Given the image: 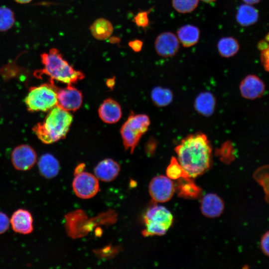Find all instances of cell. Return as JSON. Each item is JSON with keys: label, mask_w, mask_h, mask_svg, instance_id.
Segmentation results:
<instances>
[{"label": "cell", "mask_w": 269, "mask_h": 269, "mask_svg": "<svg viewBox=\"0 0 269 269\" xmlns=\"http://www.w3.org/2000/svg\"><path fill=\"white\" fill-rule=\"evenodd\" d=\"M174 150L178 162L191 178L201 175L210 166L212 148L207 137L203 134L186 136Z\"/></svg>", "instance_id": "cell-1"}, {"label": "cell", "mask_w": 269, "mask_h": 269, "mask_svg": "<svg viewBox=\"0 0 269 269\" xmlns=\"http://www.w3.org/2000/svg\"><path fill=\"white\" fill-rule=\"evenodd\" d=\"M69 112L56 106L50 110L42 122L33 128L38 138L45 144H51L65 138L73 121Z\"/></svg>", "instance_id": "cell-2"}, {"label": "cell", "mask_w": 269, "mask_h": 269, "mask_svg": "<svg viewBox=\"0 0 269 269\" xmlns=\"http://www.w3.org/2000/svg\"><path fill=\"white\" fill-rule=\"evenodd\" d=\"M40 58L43 68L35 72L37 77L45 74L50 77V81L56 80L67 85H72L85 77L84 73L71 66L56 48L42 53Z\"/></svg>", "instance_id": "cell-3"}, {"label": "cell", "mask_w": 269, "mask_h": 269, "mask_svg": "<svg viewBox=\"0 0 269 269\" xmlns=\"http://www.w3.org/2000/svg\"><path fill=\"white\" fill-rule=\"evenodd\" d=\"M58 89L53 81L30 87L24 100L27 110L31 112L50 110L57 105Z\"/></svg>", "instance_id": "cell-4"}, {"label": "cell", "mask_w": 269, "mask_h": 269, "mask_svg": "<svg viewBox=\"0 0 269 269\" xmlns=\"http://www.w3.org/2000/svg\"><path fill=\"white\" fill-rule=\"evenodd\" d=\"M149 117L145 114L131 113L122 125L120 133L126 150L132 153L141 136L147 132L150 125Z\"/></svg>", "instance_id": "cell-5"}, {"label": "cell", "mask_w": 269, "mask_h": 269, "mask_svg": "<svg viewBox=\"0 0 269 269\" xmlns=\"http://www.w3.org/2000/svg\"><path fill=\"white\" fill-rule=\"evenodd\" d=\"M146 226L143 232L145 236L164 235L173 221L171 213L165 207L155 205L149 208L144 217Z\"/></svg>", "instance_id": "cell-6"}, {"label": "cell", "mask_w": 269, "mask_h": 269, "mask_svg": "<svg viewBox=\"0 0 269 269\" xmlns=\"http://www.w3.org/2000/svg\"><path fill=\"white\" fill-rule=\"evenodd\" d=\"M75 194L82 199H89L94 196L99 190V182L94 175L81 172L75 175L72 182Z\"/></svg>", "instance_id": "cell-7"}, {"label": "cell", "mask_w": 269, "mask_h": 269, "mask_svg": "<svg viewBox=\"0 0 269 269\" xmlns=\"http://www.w3.org/2000/svg\"><path fill=\"white\" fill-rule=\"evenodd\" d=\"M148 189L152 199L160 203L170 200L175 190L172 180L164 175H158L153 178L149 184Z\"/></svg>", "instance_id": "cell-8"}, {"label": "cell", "mask_w": 269, "mask_h": 269, "mask_svg": "<svg viewBox=\"0 0 269 269\" xmlns=\"http://www.w3.org/2000/svg\"><path fill=\"white\" fill-rule=\"evenodd\" d=\"M11 160L16 170L27 171L35 165L37 161V154L31 146L21 144L15 147L12 151Z\"/></svg>", "instance_id": "cell-9"}, {"label": "cell", "mask_w": 269, "mask_h": 269, "mask_svg": "<svg viewBox=\"0 0 269 269\" xmlns=\"http://www.w3.org/2000/svg\"><path fill=\"white\" fill-rule=\"evenodd\" d=\"M57 98L56 106L68 112L79 110L83 102L82 92L71 84L65 88L58 89Z\"/></svg>", "instance_id": "cell-10"}, {"label": "cell", "mask_w": 269, "mask_h": 269, "mask_svg": "<svg viewBox=\"0 0 269 269\" xmlns=\"http://www.w3.org/2000/svg\"><path fill=\"white\" fill-rule=\"evenodd\" d=\"M157 53L163 57L174 56L179 49V41L174 33L164 32L157 36L154 42Z\"/></svg>", "instance_id": "cell-11"}, {"label": "cell", "mask_w": 269, "mask_h": 269, "mask_svg": "<svg viewBox=\"0 0 269 269\" xmlns=\"http://www.w3.org/2000/svg\"><path fill=\"white\" fill-rule=\"evenodd\" d=\"M239 89L243 97L248 100H255L263 95L265 85L259 77L249 75L241 82Z\"/></svg>", "instance_id": "cell-12"}, {"label": "cell", "mask_w": 269, "mask_h": 269, "mask_svg": "<svg viewBox=\"0 0 269 269\" xmlns=\"http://www.w3.org/2000/svg\"><path fill=\"white\" fill-rule=\"evenodd\" d=\"M224 210L223 200L215 193L205 195L200 201V210L205 217L214 218L219 217Z\"/></svg>", "instance_id": "cell-13"}, {"label": "cell", "mask_w": 269, "mask_h": 269, "mask_svg": "<svg viewBox=\"0 0 269 269\" xmlns=\"http://www.w3.org/2000/svg\"><path fill=\"white\" fill-rule=\"evenodd\" d=\"M9 220L12 230L16 233L26 235L33 230L32 216L28 210L19 209L15 211Z\"/></svg>", "instance_id": "cell-14"}, {"label": "cell", "mask_w": 269, "mask_h": 269, "mask_svg": "<svg viewBox=\"0 0 269 269\" xmlns=\"http://www.w3.org/2000/svg\"><path fill=\"white\" fill-rule=\"evenodd\" d=\"M98 115L104 122L115 124L119 122L122 117V109L116 101L109 98L105 99L100 106Z\"/></svg>", "instance_id": "cell-15"}, {"label": "cell", "mask_w": 269, "mask_h": 269, "mask_svg": "<svg viewBox=\"0 0 269 269\" xmlns=\"http://www.w3.org/2000/svg\"><path fill=\"white\" fill-rule=\"evenodd\" d=\"M120 170V165L111 158H106L100 161L94 168L97 178L105 182H110L115 179Z\"/></svg>", "instance_id": "cell-16"}, {"label": "cell", "mask_w": 269, "mask_h": 269, "mask_svg": "<svg viewBox=\"0 0 269 269\" xmlns=\"http://www.w3.org/2000/svg\"><path fill=\"white\" fill-rule=\"evenodd\" d=\"M38 167L40 174L47 179L57 175L60 170L58 160L50 153H44L39 158Z\"/></svg>", "instance_id": "cell-17"}, {"label": "cell", "mask_w": 269, "mask_h": 269, "mask_svg": "<svg viewBox=\"0 0 269 269\" xmlns=\"http://www.w3.org/2000/svg\"><path fill=\"white\" fill-rule=\"evenodd\" d=\"M194 106L198 113L205 117H209L215 111L216 106L215 97L210 92H202L196 98Z\"/></svg>", "instance_id": "cell-18"}, {"label": "cell", "mask_w": 269, "mask_h": 269, "mask_svg": "<svg viewBox=\"0 0 269 269\" xmlns=\"http://www.w3.org/2000/svg\"><path fill=\"white\" fill-rule=\"evenodd\" d=\"M177 38L184 47H191L196 44L200 37V30L196 26L186 24L177 32Z\"/></svg>", "instance_id": "cell-19"}, {"label": "cell", "mask_w": 269, "mask_h": 269, "mask_svg": "<svg viewBox=\"0 0 269 269\" xmlns=\"http://www.w3.org/2000/svg\"><path fill=\"white\" fill-rule=\"evenodd\" d=\"M258 18V11L252 5L246 3L239 7L236 14V19L241 25H252L257 22Z\"/></svg>", "instance_id": "cell-20"}, {"label": "cell", "mask_w": 269, "mask_h": 269, "mask_svg": "<svg viewBox=\"0 0 269 269\" xmlns=\"http://www.w3.org/2000/svg\"><path fill=\"white\" fill-rule=\"evenodd\" d=\"M90 30L95 38L104 40L111 36L114 28L109 20L104 18H99L95 20L90 25Z\"/></svg>", "instance_id": "cell-21"}, {"label": "cell", "mask_w": 269, "mask_h": 269, "mask_svg": "<svg viewBox=\"0 0 269 269\" xmlns=\"http://www.w3.org/2000/svg\"><path fill=\"white\" fill-rule=\"evenodd\" d=\"M217 48L218 52L222 57L229 58L233 56L238 52L240 45L235 38L225 37L219 40Z\"/></svg>", "instance_id": "cell-22"}, {"label": "cell", "mask_w": 269, "mask_h": 269, "mask_svg": "<svg viewBox=\"0 0 269 269\" xmlns=\"http://www.w3.org/2000/svg\"><path fill=\"white\" fill-rule=\"evenodd\" d=\"M151 98L156 106L165 107L169 105L173 100V94L168 89L160 86L155 87L151 92Z\"/></svg>", "instance_id": "cell-23"}, {"label": "cell", "mask_w": 269, "mask_h": 269, "mask_svg": "<svg viewBox=\"0 0 269 269\" xmlns=\"http://www.w3.org/2000/svg\"><path fill=\"white\" fill-rule=\"evenodd\" d=\"M180 179L183 181L179 184L178 187L179 194L181 196L194 198L200 195L201 189L194 184L190 177Z\"/></svg>", "instance_id": "cell-24"}, {"label": "cell", "mask_w": 269, "mask_h": 269, "mask_svg": "<svg viewBox=\"0 0 269 269\" xmlns=\"http://www.w3.org/2000/svg\"><path fill=\"white\" fill-rule=\"evenodd\" d=\"M166 173L167 176L173 180L190 177L175 157L171 158Z\"/></svg>", "instance_id": "cell-25"}, {"label": "cell", "mask_w": 269, "mask_h": 269, "mask_svg": "<svg viewBox=\"0 0 269 269\" xmlns=\"http://www.w3.org/2000/svg\"><path fill=\"white\" fill-rule=\"evenodd\" d=\"M15 22L13 12L7 7H0V31H5L11 28Z\"/></svg>", "instance_id": "cell-26"}, {"label": "cell", "mask_w": 269, "mask_h": 269, "mask_svg": "<svg viewBox=\"0 0 269 269\" xmlns=\"http://www.w3.org/2000/svg\"><path fill=\"white\" fill-rule=\"evenodd\" d=\"M198 2L199 0H172L173 8L181 13L192 12L196 8Z\"/></svg>", "instance_id": "cell-27"}, {"label": "cell", "mask_w": 269, "mask_h": 269, "mask_svg": "<svg viewBox=\"0 0 269 269\" xmlns=\"http://www.w3.org/2000/svg\"><path fill=\"white\" fill-rule=\"evenodd\" d=\"M254 178L264 189L266 195L267 201L269 196V170L268 166L258 168L254 173Z\"/></svg>", "instance_id": "cell-28"}, {"label": "cell", "mask_w": 269, "mask_h": 269, "mask_svg": "<svg viewBox=\"0 0 269 269\" xmlns=\"http://www.w3.org/2000/svg\"><path fill=\"white\" fill-rule=\"evenodd\" d=\"M149 11H143L139 12L134 16V21L138 27L143 28L147 27L149 23L148 14Z\"/></svg>", "instance_id": "cell-29"}, {"label": "cell", "mask_w": 269, "mask_h": 269, "mask_svg": "<svg viewBox=\"0 0 269 269\" xmlns=\"http://www.w3.org/2000/svg\"><path fill=\"white\" fill-rule=\"evenodd\" d=\"M10 220L4 213L0 212V234H3L9 229Z\"/></svg>", "instance_id": "cell-30"}, {"label": "cell", "mask_w": 269, "mask_h": 269, "mask_svg": "<svg viewBox=\"0 0 269 269\" xmlns=\"http://www.w3.org/2000/svg\"><path fill=\"white\" fill-rule=\"evenodd\" d=\"M269 233L267 231L262 236L261 240V248L263 253L269 256Z\"/></svg>", "instance_id": "cell-31"}, {"label": "cell", "mask_w": 269, "mask_h": 269, "mask_svg": "<svg viewBox=\"0 0 269 269\" xmlns=\"http://www.w3.org/2000/svg\"><path fill=\"white\" fill-rule=\"evenodd\" d=\"M269 48L261 50V60L266 71L269 70Z\"/></svg>", "instance_id": "cell-32"}, {"label": "cell", "mask_w": 269, "mask_h": 269, "mask_svg": "<svg viewBox=\"0 0 269 269\" xmlns=\"http://www.w3.org/2000/svg\"><path fill=\"white\" fill-rule=\"evenodd\" d=\"M157 143L156 141L153 138H150L145 145V151L148 155H151L154 152Z\"/></svg>", "instance_id": "cell-33"}, {"label": "cell", "mask_w": 269, "mask_h": 269, "mask_svg": "<svg viewBox=\"0 0 269 269\" xmlns=\"http://www.w3.org/2000/svg\"><path fill=\"white\" fill-rule=\"evenodd\" d=\"M129 46L135 52H138L141 51L143 42L139 39H134L129 41Z\"/></svg>", "instance_id": "cell-34"}, {"label": "cell", "mask_w": 269, "mask_h": 269, "mask_svg": "<svg viewBox=\"0 0 269 269\" xmlns=\"http://www.w3.org/2000/svg\"><path fill=\"white\" fill-rule=\"evenodd\" d=\"M268 41H266V39H265V40H262L261 41H260L258 44V47L259 49L260 50H263L264 49L269 48V44L268 43Z\"/></svg>", "instance_id": "cell-35"}, {"label": "cell", "mask_w": 269, "mask_h": 269, "mask_svg": "<svg viewBox=\"0 0 269 269\" xmlns=\"http://www.w3.org/2000/svg\"><path fill=\"white\" fill-rule=\"evenodd\" d=\"M84 167H85V165L83 163H81L79 164L77 166V167L75 168V172H74L75 175L82 172L84 168Z\"/></svg>", "instance_id": "cell-36"}, {"label": "cell", "mask_w": 269, "mask_h": 269, "mask_svg": "<svg viewBox=\"0 0 269 269\" xmlns=\"http://www.w3.org/2000/svg\"><path fill=\"white\" fill-rule=\"evenodd\" d=\"M246 3L253 4L258 3L261 0H243Z\"/></svg>", "instance_id": "cell-37"}, {"label": "cell", "mask_w": 269, "mask_h": 269, "mask_svg": "<svg viewBox=\"0 0 269 269\" xmlns=\"http://www.w3.org/2000/svg\"><path fill=\"white\" fill-rule=\"evenodd\" d=\"M16 2L19 3H27L30 2L32 0H14Z\"/></svg>", "instance_id": "cell-38"}, {"label": "cell", "mask_w": 269, "mask_h": 269, "mask_svg": "<svg viewBox=\"0 0 269 269\" xmlns=\"http://www.w3.org/2000/svg\"><path fill=\"white\" fill-rule=\"evenodd\" d=\"M202 1L206 2H212L215 1L216 0H202Z\"/></svg>", "instance_id": "cell-39"}]
</instances>
